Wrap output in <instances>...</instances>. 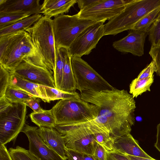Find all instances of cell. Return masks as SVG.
<instances>
[{
  "label": "cell",
  "mask_w": 160,
  "mask_h": 160,
  "mask_svg": "<svg viewBox=\"0 0 160 160\" xmlns=\"http://www.w3.org/2000/svg\"><path fill=\"white\" fill-rule=\"evenodd\" d=\"M81 98L99 109L98 116L90 121L107 131L114 140L130 133L135 122L136 102L127 90L116 88L100 92L83 91Z\"/></svg>",
  "instance_id": "1"
},
{
  "label": "cell",
  "mask_w": 160,
  "mask_h": 160,
  "mask_svg": "<svg viewBox=\"0 0 160 160\" xmlns=\"http://www.w3.org/2000/svg\"><path fill=\"white\" fill-rule=\"evenodd\" d=\"M29 34L34 56L31 60L34 64L47 69L53 75L56 59L53 20L42 16L26 31Z\"/></svg>",
  "instance_id": "2"
},
{
  "label": "cell",
  "mask_w": 160,
  "mask_h": 160,
  "mask_svg": "<svg viewBox=\"0 0 160 160\" xmlns=\"http://www.w3.org/2000/svg\"><path fill=\"white\" fill-rule=\"evenodd\" d=\"M159 8L160 0H133L104 25L103 36L115 35L132 29L141 18Z\"/></svg>",
  "instance_id": "3"
},
{
  "label": "cell",
  "mask_w": 160,
  "mask_h": 160,
  "mask_svg": "<svg viewBox=\"0 0 160 160\" xmlns=\"http://www.w3.org/2000/svg\"><path fill=\"white\" fill-rule=\"evenodd\" d=\"M51 110L56 125L88 122L99 114L98 107L81 98L60 100Z\"/></svg>",
  "instance_id": "4"
},
{
  "label": "cell",
  "mask_w": 160,
  "mask_h": 160,
  "mask_svg": "<svg viewBox=\"0 0 160 160\" xmlns=\"http://www.w3.org/2000/svg\"><path fill=\"white\" fill-rule=\"evenodd\" d=\"M54 128L62 136L68 149L94 155L97 142L93 138L88 122L56 125Z\"/></svg>",
  "instance_id": "5"
},
{
  "label": "cell",
  "mask_w": 160,
  "mask_h": 160,
  "mask_svg": "<svg viewBox=\"0 0 160 160\" xmlns=\"http://www.w3.org/2000/svg\"><path fill=\"white\" fill-rule=\"evenodd\" d=\"M97 22L79 18L78 14L61 15L53 19L56 48L68 50L75 39L86 28Z\"/></svg>",
  "instance_id": "6"
},
{
  "label": "cell",
  "mask_w": 160,
  "mask_h": 160,
  "mask_svg": "<svg viewBox=\"0 0 160 160\" xmlns=\"http://www.w3.org/2000/svg\"><path fill=\"white\" fill-rule=\"evenodd\" d=\"M26 114L27 106L23 103H12L0 111V145L15 143L25 124Z\"/></svg>",
  "instance_id": "7"
},
{
  "label": "cell",
  "mask_w": 160,
  "mask_h": 160,
  "mask_svg": "<svg viewBox=\"0 0 160 160\" xmlns=\"http://www.w3.org/2000/svg\"><path fill=\"white\" fill-rule=\"evenodd\" d=\"M71 63L76 89L100 92L115 88L81 57H71Z\"/></svg>",
  "instance_id": "8"
},
{
  "label": "cell",
  "mask_w": 160,
  "mask_h": 160,
  "mask_svg": "<svg viewBox=\"0 0 160 160\" xmlns=\"http://www.w3.org/2000/svg\"><path fill=\"white\" fill-rule=\"evenodd\" d=\"M133 0H97L94 3L80 10L79 18L97 22L109 20L119 14Z\"/></svg>",
  "instance_id": "9"
},
{
  "label": "cell",
  "mask_w": 160,
  "mask_h": 160,
  "mask_svg": "<svg viewBox=\"0 0 160 160\" xmlns=\"http://www.w3.org/2000/svg\"><path fill=\"white\" fill-rule=\"evenodd\" d=\"M25 31H20L2 38L0 41V64L10 72L13 71L24 58L20 50Z\"/></svg>",
  "instance_id": "10"
},
{
  "label": "cell",
  "mask_w": 160,
  "mask_h": 160,
  "mask_svg": "<svg viewBox=\"0 0 160 160\" xmlns=\"http://www.w3.org/2000/svg\"><path fill=\"white\" fill-rule=\"evenodd\" d=\"M103 22H98L84 30L68 49L71 57H81L89 54L103 36Z\"/></svg>",
  "instance_id": "11"
},
{
  "label": "cell",
  "mask_w": 160,
  "mask_h": 160,
  "mask_svg": "<svg viewBox=\"0 0 160 160\" xmlns=\"http://www.w3.org/2000/svg\"><path fill=\"white\" fill-rule=\"evenodd\" d=\"M12 72L32 82L56 88L53 75L46 68L32 63L28 58H24Z\"/></svg>",
  "instance_id": "12"
},
{
  "label": "cell",
  "mask_w": 160,
  "mask_h": 160,
  "mask_svg": "<svg viewBox=\"0 0 160 160\" xmlns=\"http://www.w3.org/2000/svg\"><path fill=\"white\" fill-rule=\"evenodd\" d=\"M38 127L25 124L22 131L27 137L29 151L40 160H62L60 156L46 144L39 135Z\"/></svg>",
  "instance_id": "13"
},
{
  "label": "cell",
  "mask_w": 160,
  "mask_h": 160,
  "mask_svg": "<svg viewBox=\"0 0 160 160\" xmlns=\"http://www.w3.org/2000/svg\"><path fill=\"white\" fill-rule=\"evenodd\" d=\"M147 34V32L131 29L127 36L113 42L112 46L121 52L141 56L144 54V44Z\"/></svg>",
  "instance_id": "14"
},
{
  "label": "cell",
  "mask_w": 160,
  "mask_h": 160,
  "mask_svg": "<svg viewBox=\"0 0 160 160\" xmlns=\"http://www.w3.org/2000/svg\"><path fill=\"white\" fill-rule=\"evenodd\" d=\"M40 0H0V13L41 14Z\"/></svg>",
  "instance_id": "15"
},
{
  "label": "cell",
  "mask_w": 160,
  "mask_h": 160,
  "mask_svg": "<svg viewBox=\"0 0 160 160\" xmlns=\"http://www.w3.org/2000/svg\"><path fill=\"white\" fill-rule=\"evenodd\" d=\"M112 151L127 155L153 159L143 151L138 141L130 133L114 140Z\"/></svg>",
  "instance_id": "16"
},
{
  "label": "cell",
  "mask_w": 160,
  "mask_h": 160,
  "mask_svg": "<svg viewBox=\"0 0 160 160\" xmlns=\"http://www.w3.org/2000/svg\"><path fill=\"white\" fill-rule=\"evenodd\" d=\"M38 132L43 142L55 152L62 160H67L66 148L62 136L53 128L39 127Z\"/></svg>",
  "instance_id": "17"
},
{
  "label": "cell",
  "mask_w": 160,
  "mask_h": 160,
  "mask_svg": "<svg viewBox=\"0 0 160 160\" xmlns=\"http://www.w3.org/2000/svg\"><path fill=\"white\" fill-rule=\"evenodd\" d=\"M77 3L76 0H45L41 5V14L51 18L68 12Z\"/></svg>",
  "instance_id": "18"
},
{
  "label": "cell",
  "mask_w": 160,
  "mask_h": 160,
  "mask_svg": "<svg viewBox=\"0 0 160 160\" xmlns=\"http://www.w3.org/2000/svg\"><path fill=\"white\" fill-rule=\"evenodd\" d=\"M60 48L64 62L61 90L67 92H76V83L71 66V56L68 49Z\"/></svg>",
  "instance_id": "19"
},
{
  "label": "cell",
  "mask_w": 160,
  "mask_h": 160,
  "mask_svg": "<svg viewBox=\"0 0 160 160\" xmlns=\"http://www.w3.org/2000/svg\"><path fill=\"white\" fill-rule=\"evenodd\" d=\"M10 84L21 90L34 97L38 98L44 102L42 91V85L22 78L11 72Z\"/></svg>",
  "instance_id": "20"
},
{
  "label": "cell",
  "mask_w": 160,
  "mask_h": 160,
  "mask_svg": "<svg viewBox=\"0 0 160 160\" xmlns=\"http://www.w3.org/2000/svg\"><path fill=\"white\" fill-rule=\"evenodd\" d=\"M42 16L41 14L32 15L10 25L0 28V36L12 34L20 31H26Z\"/></svg>",
  "instance_id": "21"
},
{
  "label": "cell",
  "mask_w": 160,
  "mask_h": 160,
  "mask_svg": "<svg viewBox=\"0 0 160 160\" xmlns=\"http://www.w3.org/2000/svg\"><path fill=\"white\" fill-rule=\"evenodd\" d=\"M42 93L44 102L48 103H50L52 101L57 100L81 98L80 94L76 92H65L42 85Z\"/></svg>",
  "instance_id": "22"
},
{
  "label": "cell",
  "mask_w": 160,
  "mask_h": 160,
  "mask_svg": "<svg viewBox=\"0 0 160 160\" xmlns=\"http://www.w3.org/2000/svg\"><path fill=\"white\" fill-rule=\"evenodd\" d=\"M88 122L96 142L103 147L107 151H112L114 139L109 133L90 121H88Z\"/></svg>",
  "instance_id": "23"
},
{
  "label": "cell",
  "mask_w": 160,
  "mask_h": 160,
  "mask_svg": "<svg viewBox=\"0 0 160 160\" xmlns=\"http://www.w3.org/2000/svg\"><path fill=\"white\" fill-rule=\"evenodd\" d=\"M32 122L39 127L54 128L55 121L51 110H44L40 113L32 112L29 115Z\"/></svg>",
  "instance_id": "24"
},
{
  "label": "cell",
  "mask_w": 160,
  "mask_h": 160,
  "mask_svg": "<svg viewBox=\"0 0 160 160\" xmlns=\"http://www.w3.org/2000/svg\"><path fill=\"white\" fill-rule=\"evenodd\" d=\"M154 81V76L147 78L133 79L129 86V93L133 97L137 98L139 95L148 91H150V87Z\"/></svg>",
  "instance_id": "25"
},
{
  "label": "cell",
  "mask_w": 160,
  "mask_h": 160,
  "mask_svg": "<svg viewBox=\"0 0 160 160\" xmlns=\"http://www.w3.org/2000/svg\"><path fill=\"white\" fill-rule=\"evenodd\" d=\"M160 14V8L154 10L139 21L132 29L148 33Z\"/></svg>",
  "instance_id": "26"
},
{
  "label": "cell",
  "mask_w": 160,
  "mask_h": 160,
  "mask_svg": "<svg viewBox=\"0 0 160 160\" xmlns=\"http://www.w3.org/2000/svg\"><path fill=\"white\" fill-rule=\"evenodd\" d=\"M5 97L12 103H23L26 100L34 97L10 84L6 90Z\"/></svg>",
  "instance_id": "27"
},
{
  "label": "cell",
  "mask_w": 160,
  "mask_h": 160,
  "mask_svg": "<svg viewBox=\"0 0 160 160\" xmlns=\"http://www.w3.org/2000/svg\"><path fill=\"white\" fill-rule=\"evenodd\" d=\"M56 59L53 76L56 88L61 90L64 62L60 48H56Z\"/></svg>",
  "instance_id": "28"
},
{
  "label": "cell",
  "mask_w": 160,
  "mask_h": 160,
  "mask_svg": "<svg viewBox=\"0 0 160 160\" xmlns=\"http://www.w3.org/2000/svg\"><path fill=\"white\" fill-rule=\"evenodd\" d=\"M30 16L26 13H0V28L10 25Z\"/></svg>",
  "instance_id": "29"
},
{
  "label": "cell",
  "mask_w": 160,
  "mask_h": 160,
  "mask_svg": "<svg viewBox=\"0 0 160 160\" xmlns=\"http://www.w3.org/2000/svg\"><path fill=\"white\" fill-rule=\"evenodd\" d=\"M9 151L13 160H40L29 150L18 146L9 148Z\"/></svg>",
  "instance_id": "30"
},
{
  "label": "cell",
  "mask_w": 160,
  "mask_h": 160,
  "mask_svg": "<svg viewBox=\"0 0 160 160\" xmlns=\"http://www.w3.org/2000/svg\"><path fill=\"white\" fill-rule=\"evenodd\" d=\"M148 34L151 46H160V14L150 28Z\"/></svg>",
  "instance_id": "31"
},
{
  "label": "cell",
  "mask_w": 160,
  "mask_h": 160,
  "mask_svg": "<svg viewBox=\"0 0 160 160\" xmlns=\"http://www.w3.org/2000/svg\"><path fill=\"white\" fill-rule=\"evenodd\" d=\"M20 50L24 58H28L31 60L34 57L32 42L28 33L26 31L21 42Z\"/></svg>",
  "instance_id": "32"
},
{
  "label": "cell",
  "mask_w": 160,
  "mask_h": 160,
  "mask_svg": "<svg viewBox=\"0 0 160 160\" xmlns=\"http://www.w3.org/2000/svg\"><path fill=\"white\" fill-rule=\"evenodd\" d=\"M11 72L0 64V98L5 97L6 90L10 84Z\"/></svg>",
  "instance_id": "33"
},
{
  "label": "cell",
  "mask_w": 160,
  "mask_h": 160,
  "mask_svg": "<svg viewBox=\"0 0 160 160\" xmlns=\"http://www.w3.org/2000/svg\"><path fill=\"white\" fill-rule=\"evenodd\" d=\"M65 150L68 160H98L94 155L79 153L69 150L66 147Z\"/></svg>",
  "instance_id": "34"
},
{
  "label": "cell",
  "mask_w": 160,
  "mask_h": 160,
  "mask_svg": "<svg viewBox=\"0 0 160 160\" xmlns=\"http://www.w3.org/2000/svg\"><path fill=\"white\" fill-rule=\"evenodd\" d=\"M149 54L155 63L156 68V72L160 77V46H151Z\"/></svg>",
  "instance_id": "35"
},
{
  "label": "cell",
  "mask_w": 160,
  "mask_h": 160,
  "mask_svg": "<svg viewBox=\"0 0 160 160\" xmlns=\"http://www.w3.org/2000/svg\"><path fill=\"white\" fill-rule=\"evenodd\" d=\"M156 68L154 62L152 61L139 74L137 78L142 79L152 77L154 76L153 73L156 72Z\"/></svg>",
  "instance_id": "36"
},
{
  "label": "cell",
  "mask_w": 160,
  "mask_h": 160,
  "mask_svg": "<svg viewBox=\"0 0 160 160\" xmlns=\"http://www.w3.org/2000/svg\"><path fill=\"white\" fill-rule=\"evenodd\" d=\"M40 98H38L33 97L26 100L23 103L31 108L34 112L36 113L42 112L44 110L42 108L40 107Z\"/></svg>",
  "instance_id": "37"
},
{
  "label": "cell",
  "mask_w": 160,
  "mask_h": 160,
  "mask_svg": "<svg viewBox=\"0 0 160 160\" xmlns=\"http://www.w3.org/2000/svg\"><path fill=\"white\" fill-rule=\"evenodd\" d=\"M106 160H130L128 156L119 152L106 151Z\"/></svg>",
  "instance_id": "38"
},
{
  "label": "cell",
  "mask_w": 160,
  "mask_h": 160,
  "mask_svg": "<svg viewBox=\"0 0 160 160\" xmlns=\"http://www.w3.org/2000/svg\"><path fill=\"white\" fill-rule=\"evenodd\" d=\"M94 155L98 160H106V150L103 147L97 143Z\"/></svg>",
  "instance_id": "39"
},
{
  "label": "cell",
  "mask_w": 160,
  "mask_h": 160,
  "mask_svg": "<svg viewBox=\"0 0 160 160\" xmlns=\"http://www.w3.org/2000/svg\"><path fill=\"white\" fill-rule=\"evenodd\" d=\"M0 160H13L5 145H0Z\"/></svg>",
  "instance_id": "40"
},
{
  "label": "cell",
  "mask_w": 160,
  "mask_h": 160,
  "mask_svg": "<svg viewBox=\"0 0 160 160\" xmlns=\"http://www.w3.org/2000/svg\"><path fill=\"white\" fill-rule=\"evenodd\" d=\"M97 0H76L80 10L83 9L95 2Z\"/></svg>",
  "instance_id": "41"
},
{
  "label": "cell",
  "mask_w": 160,
  "mask_h": 160,
  "mask_svg": "<svg viewBox=\"0 0 160 160\" xmlns=\"http://www.w3.org/2000/svg\"><path fill=\"white\" fill-rule=\"evenodd\" d=\"M157 128L156 142L154 146L160 152V123L158 125Z\"/></svg>",
  "instance_id": "42"
},
{
  "label": "cell",
  "mask_w": 160,
  "mask_h": 160,
  "mask_svg": "<svg viewBox=\"0 0 160 160\" xmlns=\"http://www.w3.org/2000/svg\"><path fill=\"white\" fill-rule=\"evenodd\" d=\"M130 160H156L154 159H150L146 158L138 157L133 156L127 155Z\"/></svg>",
  "instance_id": "43"
}]
</instances>
